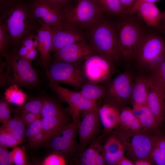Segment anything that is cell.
<instances>
[{"label": "cell", "instance_id": "24", "mask_svg": "<svg viewBox=\"0 0 165 165\" xmlns=\"http://www.w3.org/2000/svg\"><path fill=\"white\" fill-rule=\"evenodd\" d=\"M148 26L156 27L159 24L162 17L161 13L154 3L145 2L142 4L136 13Z\"/></svg>", "mask_w": 165, "mask_h": 165}, {"label": "cell", "instance_id": "16", "mask_svg": "<svg viewBox=\"0 0 165 165\" xmlns=\"http://www.w3.org/2000/svg\"><path fill=\"white\" fill-rule=\"evenodd\" d=\"M52 31L51 51L54 53L69 45L85 41L78 28L62 26L51 28Z\"/></svg>", "mask_w": 165, "mask_h": 165}, {"label": "cell", "instance_id": "29", "mask_svg": "<svg viewBox=\"0 0 165 165\" xmlns=\"http://www.w3.org/2000/svg\"><path fill=\"white\" fill-rule=\"evenodd\" d=\"M40 113L42 118H49L62 115L66 114L62 108L54 101L44 99Z\"/></svg>", "mask_w": 165, "mask_h": 165}, {"label": "cell", "instance_id": "37", "mask_svg": "<svg viewBox=\"0 0 165 165\" xmlns=\"http://www.w3.org/2000/svg\"><path fill=\"white\" fill-rule=\"evenodd\" d=\"M42 104V100L35 99L30 101L23 106L21 113L30 112L38 116H40Z\"/></svg>", "mask_w": 165, "mask_h": 165}, {"label": "cell", "instance_id": "2", "mask_svg": "<svg viewBox=\"0 0 165 165\" xmlns=\"http://www.w3.org/2000/svg\"><path fill=\"white\" fill-rule=\"evenodd\" d=\"M90 29V44L96 53L114 65L118 63L122 56L116 26L102 19Z\"/></svg>", "mask_w": 165, "mask_h": 165}, {"label": "cell", "instance_id": "18", "mask_svg": "<svg viewBox=\"0 0 165 165\" xmlns=\"http://www.w3.org/2000/svg\"><path fill=\"white\" fill-rule=\"evenodd\" d=\"M102 137L95 138L89 146L80 151L78 155V162L84 165H105L104 150L102 143Z\"/></svg>", "mask_w": 165, "mask_h": 165}, {"label": "cell", "instance_id": "48", "mask_svg": "<svg viewBox=\"0 0 165 165\" xmlns=\"http://www.w3.org/2000/svg\"><path fill=\"white\" fill-rule=\"evenodd\" d=\"M53 2L59 6L62 9L69 5L73 0H48Z\"/></svg>", "mask_w": 165, "mask_h": 165}, {"label": "cell", "instance_id": "23", "mask_svg": "<svg viewBox=\"0 0 165 165\" xmlns=\"http://www.w3.org/2000/svg\"><path fill=\"white\" fill-rule=\"evenodd\" d=\"M134 112H138L135 115L140 120L143 131L151 135H155L159 132L161 124L147 105L141 107Z\"/></svg>", "mask_w": 165, "mask_h": 165}, {"label": "cell", "instance_id": "42", "mask_svg": "<svg viewBox=\"0 0 165 165\" xmlns=\"http://www.w3.org/2000/svg\"><path fill=\"white\" fill-rule=\"evenodd\" d=\"M40 117V116H38L30 112L21 113V117L25 125L27 127L37 119Z\"/></svg>", "mask_w": 165, "mask_h": 165}, {"label": "cell", "instance_id": "35", "mask_svg": "<svg viewBox=\"0 0 165 165\" xmlns=\"http://www.w3.org/2000/svg\"><path fill=\"white\" fill-rule=\"evenodd\" d=\"M9 42L11 39L7 29L0 20V52L2 56L8 53L7 48Z\"/></svg>", "mask_w": 165, "mask_h": 165}, {"label": "cell", "instance_id": "30", "mask_svg": "<svg viewBox=\"0 0 165 165\" xmlns=\"http://www.w3.org/2000/svg\"><path fill=\"white\" fill-rule=\"evenodd\" d=\"M151 70V75L148 77L164 91L165 90V56Z\"/></svg>", "mask_w": 165, "mask_h": 165}, {"label": "cell", "instance_id": "33", "mask_svg": "<svg viewBox=\"0 0 165 165\" xmlns=\"http://www.w3.org/2000/svg\"><path fill=\"white\" fill-rule=\"evenodd\" d=\"M103 146L105 153L116 154L125 152L124 147L122 142L114 134L107 138Z\"/></svg>", "mask_w": 165, "mask_h": 165}, {"label": "cell", "instance_id": "7", "mask_svg": "<svg viewBox=\"0 0 165 165\" xmlns=\"http://www.w3.org/2000/svg\"><path fill=\"white\" fill-rule=\"evenodd\" d=\"M134 81L131 75L124 72L105 83V103L113 105L121 110L131 101Z\"/></svg>", "mask_w": 165, "mask_h": 165}, {"label": "cell", "instance_id": "49", "mask_svg": "<svg viewBox=\"0 0 165 165\" xmlns=\"http://www.w3.org/2000/svg\"><path fill=\"white\" fill-rule=\"evenodd\" d=\"M16 1L17 0H0V10L13 5Z\"/></svg>", "mask_w": 165, "mask_h": 165}, {"label": "cell", "instance_id": "46", "mask_svg": "<svg viewBox=\"0 0 165 165\" xmlns=\"http://www.w3.org/2000/svg\"><path fill=\"white\" fill-rule=\"evenodd\" d=\"M38 51V48H33L29 50L24 59L30 63L36 57Z\"/></svg>", "mask_w": 165, "mask_h": 165}, {"label": "cell", "instance_id": "50", "mask_svg": "<svg viewBox=\"0 0 165 165\" xmlns=\"http://www.w3.org/2000/svg\"><path fill=\"white\" fill-rule=\"evenodd\" d=\"M133 162L129 159L123 156L117 163V165H134Z\"/></svg>", "mask_w": 165, "mask_h": 165}, {"label": "cell", "instance_id": "47", "mask_svg": "<svg viewBox=\"0 0 165 165\" xmlns=\"http://www.w3.org/2000/svg\"><path fill=\"white\" fill-rule=\"evenodd\" d=\"M121 4L126 11L131 7L137 0H119Z\"/></svg>", "mask_w": 165, "mask_h": 165}, {"label": "cell", "instance_id": "25", "mask_svg": "<svg viewBox=\"0 0 165 165\" xmlns=\"http://www.w3.org/2000/svg\"><path fill=\"white\" fill-rule=\"evenodd\" d=\"M148 160L154 165H165V135L159 132L154 136L153 145Z\"/></svg>", "mask_w": 165, "mask_h": 165}, {"label": "cell", "instance_id": "39", "mask_svg": "<svg viewBox=\"0 0 165 165\" xmlns=\"http://www.w3.org/2000/svg\"><path fill=\"white\" fill-rule=\"evenodd\" d=\"M41 119L39 117L28 127L25 136L29 141L36 135L42 131Z\"/></svg>", "mask_w": 165, "mask_h": 165}, {"label": "cell", "instance_id": "6", "mask_svg": "<svg viewBox=\"0 0 165 165\" xmlns=\"http://www.w3.org/2000/svg\"><path fill=\"white\" fill-rule=\"evenodd\" d=\"M122 57L126 60L134 58L145 35L141 28L134 22L125 20L116 26Z\"/></svg>", "mask_w": 165, "mask_h": 165}, {"label": "cell", "instance_id": "8", "mask_svg": "<svg viewBox=\"0 0 165 165\" xmlns=\"http://www.w3.org/2000/svg\"><path fill=\"white\" fill-rule=\"evenodd\" d=\"M81 63L55 61L49 70H46L48 78L57 83H62L81 89L88 82Z\"/></svg>", "mask_w": 165, "mask_h": 165}, {"label": "cell", "instance_id": "14", "mask_svg": "<svg viewBox=\"0 0 165 165\" xmlns=\"http://www.w3.org/2000/svg\"><path fill=\"white\" fill-rule=\"evenodd\" d=\"M79 119L73 120L51 139L50 146L52 149L65 155H75L77 151H79L76 135Z\"/></svg>", "mask_w": 165, "mask_h": 165}, {"label": "cell", "instance_id": "54", "mask_svg": "<svg viewBox=\"0 0 165 165\" xmlns=\"http://www.w3.org/2000/svg\"><path fill=\"white\" fill-rule=\"evenodd\" d=\"M164 97H165V90L164 91Z\"/></svg>", "mask_w": 165, "mask_h": 165}, {"label": "cell", "instance_id": "52", "mask_svg": "<svg viewBox=\"0 0 165 165\" xmlns=\"http://www.w3.org/2000/svg\"><path fill=\"white\" fill-rule=\"evenodd\" d=\"M162 20H163L165 22V11L162 13Z\"/></svg>", "mask_w": 165, "mask_h": 165}, {"label": "cell", "instance_id": "41", "mask_svg": "<svg viewBox=\"0 0 165 165\" xmlns=\"http://www.w3.org/2000/svg\"><path fill=\"white\" fill-rule=\"evenodd\" d=\"M13 163L10 152L6 148L0 146V165H10Z\"/></svg>", "mask_w": 165, "mask_h": 165}, {"label": "cell", "instance_id": "21", "mask_svg": "<svg viewBox=\"0 0 165 165\" xmlns=\"http://www.w3.org/2000/svg\"><path fill=\"white\" fill-rule=\"evenodd\" d=\"M148 94V78L140 76L134 82L131 94L133 110L147 105Z\"/></svg>", "mask_w": 165, "mask_h": 165}, {"label": "cell", "instance_id": "27", "mask_svg": "<svg viewBox=\"0 0 165 165\" xmlns=\"http://www.w3.org/2000/svg\"><path fill=\"white\" fill-rule=\"evenodd\" d=\"M7 130L18 140L23 142L26 130L21 117L16 116L7 124H3Z\"/></svg>", "mask_w": 165, "mask_h": 165}, {"label": "cell", "instance_id": "26", "mask_svg": "<svg viewBox=\"0 0 165 165\" xmlns=\"http://www.w3.org/2000/svg\"><path fill=\"white\" fill-rule=\"evenodd\" d=\"M105 91V85L88 82L79 92L85 99L97 102L98 99L104 97Z\"/></svg>", "mask_w": 165, "mask_h": 165}, {"label": "cell", "instance_id": "17", "mask_svg": "<svg viewBox=\"0 0 165 165\" xmlns=\"http://www.w3.org/2000/svg\"><path fill=\"white\" fill-rule=\"evenodd\" d=\"M147 78L148 94L147 105L162 125L165 120L164 91Z\"/></svg>", "mask_w": 165, "mask_h": 165}, {"label": "cell", "instance_id": "19", "mask_svg": "<svg viewBox=\"0 0 165 165\" xmlns=\"http://www.w3.org/2000/svg\"><path fill=\"white\" fill-rule=\"evenodd\" d=\"M120 111L117 107L106 103L99 107V117L104 133H109L118 127Z\"/></svg>", "mask_w": 165, "mask_h": 165}, {"label": "cell", "instance_id": "53", "mask_svg": "<svg viewBox=\"0 0 165 165\" xmlns=\"http://www.w3.org/2000/svg\"><path fill=\"white\" fill-rule=\"evenodd\" d=\"M162 29L165 31V24L162 26Z\"/></svg>", "mask_w": 165, "mask_h": 165}, {"label": "cell", "instance_id": "32", "mask_svg": "<svg viewBox=\"0 0 165 165\" xmlns=\"http://www.w3.org/2000/svg\"><path fill=\"white\" fill-rule=\"evenodd\" d=\"M135 116L133 109L128 107L122 108L120 111L119 120L117 130L128 132L130 125Z\"/></svg>", "mask_w": 165, "mask_h": 165}, {"label": "cell", "instance_id": "31", "mask_svg": "<svg viewBox=\"0 0 165 165\" xmlns=\"http://www.w3.org/2000/svg\"><path fill=\"white\" fill-rule=\"evenodd\" d=\"M4 95L5 98L8 102L18 105L24 104L26 97L25 93L15 84H13L6 90Z\"/></svg>", "mask_w": 165, "mask_h": 165}, {"label": "cell", "instance_id": "12", "mask_svg": "<svg viewBox=\"0 0 165 165\" xmlns=\"http://www.w3.org/2000/svg\"><path fill=\"white\" fill-rule=\"evenodd\" d=\"M114 65L96 53L87 57L82 63L83 69L88 82L106 83L114 73Z\"/></svg>", "mask_w": 165, "mask_h": 165}, {"label": "cell", "instance_id": "20", "mask_svg": "<svg viewBox=\"0 0 165 165\" xmlns=\"http://www.w3.org/2000/svg\"><path fill=\"white\" fill-rule=\"evenodd\" d=\"M35 32L37 36L38 51L44 65L48 64L50 61V52L52 46V31L49 27L42 26L37 28Z\"/></svg>", "mask_w": 165, "mask_h": 165}, {"label": "cell", "instance_id": "9", "mask_svg": "<svg viewBox=\"0 0 165 165\" xmlns=\"http://www.w3.org/2000/svg\"><path fill=\"white\" fill-rule=\"evenodd\" d=\"M165 56V43L155 35H145L135 57L140 65L151 70Z\"/></svg>", "mask_w": 165, "mask_h": 165}, {"label": "cell", "instance_id": "40", "mask_svg": "<svg viewBox=\"0 0 165 165\" xmlns=\"http://www.w3.org/2000/svg\"><path fill=\"white\" fill-rule=\"evenodd\" d=\"M8 103L4 101L0 102V121L3 125L7 124L12 119Z\"/></svg>", "mask_w": 165, "mask_h": 165}, {"label": "cell", "instance_id": "1", "mask_svg": "<svg viewBox=\"0 0 165 165\" xmlns=\"http://www.w3.org/2000/svg\"><path fill=\"white\" fill-rule=\"evenodd\" d=\"M0 20L6 27L11 42L16 45L37 28L29 3L19 0L0 10Z\"/></svg>", "mask_w": 165, "mask_h": 165}, {"label": "cell", "instance_id": "15", "mask_svg": "<svg viewBox=\"0 0 165 165\" xmlns=\"http://www.w3.org/2000/svg\"><path fill=\"white\" fill-rule=\"evenodd\" d=\"M54 53L55 61L75 63L83 62L96 53L85 40L66 46Z\"/></svg>", "mask_w": 165, "mask_h": 165}, {"label": "cell", "instance_id": "44", "mask_svg": "<svg viewBox=\"0 0 165 165\" xmlns=\"http://www.w3.org/2000/svg\"><path fill=\"white\" fill-rule=\"evenodd\" d=\"M142 131L141 124L138 116L135 115L130 127L128 132L136 133Z\"/></svg>", "mask_w": 165, "mask_h": 165}, {"label": "cell", "instance_id": "38", "mask_svg": "<svg viewBox=\"0 0 165 165\" xmlns=\"http://www.w3.org/2000/svg\"><path fill=\"white\" fill-rule=\"evenodd\" d=\"M67 161L63 155L56 152L47 156L43 160V165H65Z\"/></svg>", "mask_w": 165, "mask_h": 165}, {"label": "cell", "instance_id": "3", "mask_svg": "<svg viewBox=\"0 0 165 165\" xmlns=\"http://www.w3.org/2000/svg\"><path fill=\"white\" fill-rule=\"evenodd\" d=\"M104 13L95 0H73L62 10V26L90 28L102 19Z\"/></svg>", "mask_w": 165, "mask_h": 165}, {"label": "cell", "instance_id": "11", "mask_svg": "<svg viewBox=\"0 0 165 165\" xmlns=\"http://www.w3.org/2000/svg\"><path fill=\"white\" fill-rule=\"evenodd\" d=\"M50 80V85L61 101L69 105L68 110L73 120L80 119L81 112L90 109L97 105V103L84 98L79 92L60 86L57 83Z\"/></svg>", "mask_w": 165, "mask_h": 165}, {"label": "cell", "instance_id": "34", "mask_svg": "<svg viewBox=\"0 0 165 165\" xmlns=\"http://www.w3.org/2000/svg\"><path fill=\"white\" fill-rule=\"evenodd\" d=\"M22 142L9 132L3 125L0 127V146L6 148L14 147Z\"/></svg>", "mask_w": 165, "mask_h": 165}, {"label": "cell", "instance_id": "4", "mask_svg": "<svg viewBox=\"0 0 165 165\" xmlns=\"http://www.w3.org/2000/svg\"><path fill=\"white\" fill-rule=\"evenodd\" d=\"M6 59V72L2 82L7 80L13 84L31 85L35 84L38 76L31 63L19 57L14 51L4 56Z\"/></svg>", "mask_w": 165, "mask_h": 165}, {"label": "cell", "instance_id": "45", "mask_svg": "<svg viewBox=\"0 0 165 165\" xmlns=\"http://www.w3.org/2000/svg\"><path fill=\"white\" fill-rule=\"evenodd\" d=\"M160 0H137L134 4L129 9L126 11V14L130 15L136 13L139 6L143 3L151 2L155 3Z\"/></svg>", "mask_w": 165, "mask_h": 165}, {"label": "cell", "instance_id": "28", "mask_svg": "<svg viewBox=\"0 0 165 165\" xmlns=\"http://www.w3.org/2000/svg\"><path fill=\"white\" fill-rule=\"evenodd\" d=\"M103 12L109 14L123 16L126 14L119 0H95Z\"/></svg>", "mask_w": 165, "mask_h": 165}, {"label": "cell", "instance_id": "55", "mask_svg": "<svg viewBox=\"0 0 165 165\" xmlns=\"http://www.w3.org/2000/svg\"></svg>", "mask_w": 165, "mask_h": 165}, {"label": "cell", "instance_id": "51", "mask_svg": "<svg viewBox=\"0 0 165 165\" xmlns=\"http://www.w3.org/2000/svg\"><path fill=\"white\" fill-rule=\"evenodd\" d=\"M134 165H151L152 163L148 160L141 159L137 160L134 161Z\"/></svg>", "mask_w": 165, "mask_h": 165}, {"label": "cell", "instance_id": "36", "mask_svg": "<svg viewBox=\"0 0 165 165\" xmlns=\"http://www.w3.org/2000/svg\"><path fill=\"white\" fill-rule=\"evenodd\" d=\"M25 147L15 146L10 152L13 162L16 165H25L27 163V159L25 152Z\"/></svg>", "mask_w": 165, "mask_h": 165}, {"label": "cell", "instance_id": "5", "mask_svg": "<svg viewBox=\"0 0 165 165\" xmlns=\"http://www.w3.org/2000/svg\"><path fill=\"white\" fill-rule=\"evenodd\" d=\"M114 134L122 142L130 159L134 161L141 159L148 160L153 145L154 135L143 131L132 133L118 130Z\"/></svg>", "mask_w": 165, "mask_h": 165}, {"label": "cell", "instance_id": "10", "mask_svg": "<svg viewBox=\"0 0 165 165\" xmlns=\"http://www.w3.org/2000/svg\"><path fill=\"white\" fill-rule=\"evenodd\" d=\"M31 11L37 25L50 28L62 26L61 8L48 0H32Z\"/></svg>", "mask_w": 165, "mask_h": 165}, {"label": "cell", "instance_id": "43", "mask_svg": "<svg viewBox=\"0 0 165 165\" xmlns=\"http://www.w3.org/2000/svg\"><path fill=\"white\" fill-rule=\"evenodd\" d=\"M44 142H45V139L42 131L35 136L29 141V145L32 147H35Z\"/></svg>", "mask_w": 165, "mask_h": 165}, {"label": "cell", "instance_id": "13", "mask_svg": "<svg viewBox=\"0 0 165 165\" xmlns=\"http://www.w3.org/2000/svg\"><path fill=\"white\" fill-rule=\"evenodd\" d=\"M99 107H96L82 112L77 131L79 140V152L86 149L99 133L101 125L98 115Z\"/></svg>", "mask_w": 165, "mask_h": 165}, {"label": "cell", "instance_id": "22", "mask_svg": "<svg viewBox=\"0 0 165 165\" xmlns=\"http://www.w3.org/2000/svg\"><path fill=\"white\" fill-rule=\"evenodd\" d=\"M42 131L45 142L50 141L62 129L68 125V119L66 114L60 116L41 118Z\"/></svg>", "mask_w": 165, "mask_h": 165}]
</instances>
